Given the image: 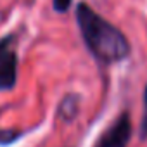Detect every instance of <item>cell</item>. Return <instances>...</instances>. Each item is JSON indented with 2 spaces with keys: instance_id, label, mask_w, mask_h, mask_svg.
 <instances>
[{
  "instance_id": "277c9868",
  "label": "cell",
  "mask_w": 147,
  "mask_h": 147,
  "mask_svg": "<svg viewBox=\"0 0 147 147\" xmlns=\"http://www.w3.org/2000/svg\"><path fill=\"white\" fill-rule=\"evenodd\" d=\"M78 109H80V97L78 95H66L59 104L57 114H59V118L62 121L69 123V121H73L76 118Z\"/></svg>"
},
{
  "instance_id": "3957f363",
  "label": "cell",
  "mask_w": 147,
  "mask_h": 147,
  "mask_svg": "<svg viewBox=\"0 0 147 147\" xmlns=\"http://www.w3.org/2000/svg\"><path fill=\"white\" fill-rule=\"evenodd\" d=\"M131 131V118L126 111H123L99 137L94 147H128Z\"/></svg>"
},
{
  "instance_id": "5b68a950",
  "label": "cell",
  "mask_w": 147,
  "mask_h": 147,
  "mask_svg": "<svg viewBox=\"0 0 147 147\" xmlns=\"http://www.w3.org/2000/svg\"><path fill=\"white\" fill-rule=\"evenodd\" d=\"M23 137L21 130H12V128H0V145H11L16 140Z\"/></svg>"
},
{
  "instance_id": "8992f818",
  "label": "cell",
  "mask_w": 147,
  "mask_h": 147,
  "mask_svg": "<svg viewBox=\"0 0 147 147\" xmlns=\"http://www.w3.org/2000/svg\"><path fill=\"white\" fill-rule=\"evenodd\" d=\"M140 138L147 140V85L144 90V114H142V121H140Z\"/></svg>"
},
{
  "instance_id": "52a82bcc",
  "label": "cell",
  "mask_w": 147,
  "mask_h": 147,
  "mask_svg": "<svg viewBox=\"0 0 147 147\" xmlns=\"http://www.w3.org/2000/svg\"><path fill=\"white\" fill-rule=\"evenodd\" d=\"M71 4H73V0H52L54 11H55V12H59V14L67 12V11H69V7H71Z\"/></svg>"
},
{
  "instance_id": "6da1fadb",
  "label": "cell",
  "mask_w": 147,
  "mask_h": 147,
  "mask_svg": "<svg viewBox=\"0 0 147 147\" xmlns=\"http://www.w3.org/2000/svg\"><path fill=\"white\" fill-rule=\"evenodd\" d=\"M76 23L88 52L97 62L107 66L125 61L130 55L131 47L125 33L88 4L82 2L76 5Z\"/></svg>"
},
{
  "instance_id": "7a4b0ae2",
  "label": "cell",
  "mask_w": 147,
  "mask_h": 147,
  "mask_svg": "<svg viewBox=\"0 0 147 147\" xmlns=\"http://www.w3.org/2000/svg\"><path fill=\"white\" fill-rule=\"evenodd\" d=\"M14 35L0 38V92L12 90L18 83V55L14 47Z\"/></svg>"
}]
</instances>
